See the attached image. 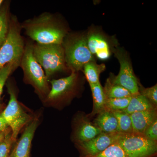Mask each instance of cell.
I'll return each instance as SVG.
<instances>
[{"label":"cell","instance_id":"cell-1","mask_svg":"<svg viewBox=\"0 0 157 157\" xmlns=\"http://www.w3.org/2000/svg\"><path fill=\"white\" fill-rule=\"evenodd\" d=\"M21 28L31 39L40 44H62L67 36L66 29L49 13L25 21Z\"/></svg>","mask_w":157,"mask_h":157},{"label":"cell","instance_id":"cell-2","mask_svg":"<svg viewBox=\"0 0 157 157\" xmlns=\"http://www.w3.org/2000/svg\"><path fill=\"white\" fill-rule=\"evenodd\" d=\"M65 61L71 72L82 71L88 62L95 60L87 45L86 35L81 33L67 34L62 44Z\"/></svg>","mask_w":157,"mask_h":157},{"label":"cell","instance_id":"cell-3","mask_svg":"<svg viewBox=\"0 0 157 157\" xmlns=\"http://www.w3.org/2000/svg\"><path fill=\"white\" fill-rule=\"evenodd\" d=\"M20 66L23 71L25 83L32 85L36 93L44 101L50 91L48 80L34 56L32 44L28 43L25 46Z\"/></svg>","mask_w":157,"mask_h":157},{"label":"cell","instance_id":"cell-4","mask_svg":"<svg viewBox=\"0 0 157 157\" xmlns=\"http://www.w3.org/2000/svg\"><path fill=\"white\" fill-rule=\"evenodd\" d=\"M21 27L15 16L9 21V32L0 48V69L9 64L17 67L20 65L24 52V42L21 35Z\"/></svg>","mask_w":157,"mask_h":157},{"label":"cell","instance_id":"cell-5","mask_svg":"<svg viewBox=\"0 0 157 157\" xmlns=\"http://www.w3.org/2000/svg\"><path fill=\"white\" fill-rule=\"evenodd\" d=\"M48 81L52 87L43 101L46 105L61 108L70 104L78 94L79 86L78 73L71 72L67 77Z\"/></svg>","mask_w":157,"mask_h":157},{"label":"cell","instance_id":"cell-6","mask_svg":"<svg viewBox=\"0 0 157 157\" xmlns=\"http://www.w3.org/2000/svg\"><path fill=\"white\" fill-rule=\"evenodd\" d=\"M33 50L35 59L45 70L48 79L55 73L67 68L62 44L37 43L33 45Z\"/></svg>","mask_w":157,"mask_h":157},{"label":"cell","instance_id":"cell-7","mask_svg":"<svg viewBox=\"0 0 157 157\" xmlns=\"http://www.w3.org/2000/svg\"><path fill=\"white\" fill-rule=\"evenodd\" d=\"M8 92L10 100L7 107L1 112V115L11 129V137L14 143L21 129L30 122L32 118L22 109L17 101L14 90L9 85H8Z\"/></svg>","mask_w":157,"mask_h":157},{"label":"cell","instance_id":"cell-8","mask_svg":"<svg viewBox=\"0 0 157 157\" xmlns=\"http://www.w3.org/2000/svg\"><path fill=\"white\" fill-rule=\"evenodd\" d=\"M117 143L128 157H155L157 155V141L142 135L121 134Z\"/></svg>","mask_w":157,"mask_h":157},{"label":"cell","instance_id":"cell-9","mask_svg":"<svg viewBox=\"0 0 157 157\" xmlns=\"http://www.w3.org/2000/svg\"><path fill=\"white\" fill-rule=\"evenodd\" d=\"M113 52L119 62L120 69L117 76L112 75L109 79L113 83L128 90L133 95L139 94V82L133 71L131 60L127 52L123 48H114Z\"/></svg>","mask_w":157,"mask_h":157},{"label":"cell","instance_id":"cell-10","mask_svg":"<svg viewBox=\"0 0 157 157\" xmlns=\"http://www.w3.org/2000/svg\"><path fill=\"white\" fill-rule=\"evenodd\" d=\"M72 129L71 138L75 144L87 142L102 132L82 112H78L73 117Z\"/></svg>","mask_w":157,"mask_h":157},{"label":"cell","instance_id":"cell-11","mask_svg":"<svg viewBox=\"0 0 157 157\" xmlns=\"http://www.w3.org/2000/svg\"><path fill=\"white\" fill-rule=\"evenodd\" d=\"M121 133H107L102 132L87 142L75 144L80 153V156L94 155L102 152L117 142Z\"/></svg>","mask_w":157,"mask_h":157},{"label":"cell","instance_id":"cell-12","mask_svg":"<svg viewBox=\"0 0 157 157\" xmlns=\"http://www.w3.org/2000/svg\"><path fill=\"white\" fill-rule=\"evenodd\" d=\"M87 45L90 52L95 57L105 60L110 57L113 51L110 40L99 30L92 28L86 34Z\"/></svg>","mask_w":157,"mask_h":157},{"label":"cell","instance_id":"cell-13","mask_svg":"<svg viewBox=\"0 0 157 157\" xmlns=\"http://www.w3.org/2000/svg\"><path fill=\"white\" fill-rule=\"evenodd\" d=\"M39 122L38 117L36 116L32 119L15 144L9 157H29L32 140Z\"/></svg>","mask_w":157,"mask_h":157},{"label":"cell","instance_id":"cell-14","mask_svg":"<svg viewBox=\"0 0 157 157\" xmlns=\"http://www.w3.org/2000/svg\"><path fill=\"white\" fill-rule=\"evenodd\" d=\"M130 115L134 133L143 135L147 127L157 119V109L135 112Z\"/></svg>","mask_w":157,"mask_h":157},{"label":"cell","instance_id":"cell-15","mask_svg":"<svg viewBox=\"0 0 157 157\" xmlns=\"http://www.w3.org/2000/svg\"><path fill=\"white\" fill-rule=\"evenodd\" d=\"M93 123L104 133L118 132L117 119L113 112L108 109H105L98 113Z\"/></svg>","mask_w":157,"mask_h":157},{"label":"cell","instance_id":"cell-16","mask_svg":"<svg viewBox=\"0 0 157 157\" xmlns=\"http://www.w3.org/2000/svg\"><path fill=\"white\" fill-rule=\"evenodd\" d=\"M90 86L92 94L93 106L91 112L87 114V116L91 120L92 118L105 109L106 98L101 82Z\"/></svg>","mask_w":157,"mask_h":157},{"label":"cell","instance_id":"cell-17","mask_svg":"<svg viewBox=\"0 0 157 157\" xmlns=\"http://www.w3.org/2000/svg\"><path fill=\"white\" fill-rule=\"evenodd\" d=\"M157 108L145 97L138 94L132 95L128 106L124 111L131 114L135 112L153 110Z\"/></svg>","mask_w":157,"mask_h":157},{"label":"cell","instance_id":"cell-18","mask_svg":"<svg viewBox=\"0 0 157 157\" xmlns=\"http://www.w3.org/2000/svg\"><path fill=\"white\" fill-rule=\"evenodd\" d=\"M105 69L106 66L104 64H98L94 60L86 64L82 71L89 85H92L100 82L99 80L100 75Z\"/></svg>","mask_w":157,"mask_h":157},{"label":"cell","instance_id":"cell-19","mask_svg":"<svg viewBox=\"0 0 157 157\" xmlns=\"http://www.w3.org/2000/svg\"><path fill=\"white\" fill-rule=\"evenodd\" d=\"M106 98H117L132 97L133 95L124 88L113 83L109 78L103 87Z\"/></svg>","mask_w":157,"mask_h":157},{"label":"cell","instance_id":"cell-20","mask_svg":"<svg viewBox=\"0 0 157 157\" xmlns=\"http://www.w3.org/2000/svg\"><path fill=\"white\" fill-rule=\"evenodd\" d=\"M117 119L118 132L122 134L134 133L130 114L124 111H113Z\"/></svg>","mask_w":157,"mask_h":157},{"label":"cell","instance_id":"cell-21","mask_svg":"<svg viewBox=\"0 0 157 157\" xmlns=\"http://www.w3.org/2000/svg\"><path fill=\"white\" fill-rule=\"evenodd\" d=\"M132 96L127 98H106L105 109L112 111H124L128 106Z\"/></svg>","mask_w":157,"mask_h":157},{"label":"cell","instance_id":"cell-22","mask_svg":"<svg viewBox=\"0 0 157 157\" xmlns=\"http://www.w3.org/2000/svg\"><path fill=\"white\" fill-rule=\"evenodd\" d=\"M9 24L8 8L4 7L0 10V48L8 35Z\"/></svg>","mask_w":157,"mask_h":157},{"label":"cell","instance_id":"cell-23","mask_svg":"<svg viewBox=\"0 0 157 157\" xmlns=\"http://www.w3.org/2000/svg\"><path fill=\"white\" fill-rule=\"evenodd\" d=\"M80 157H128L119 144L117 142L112 144L104 151L94 155Z\"/></svg>","mask_w":157,"mask_h":157},{"label":"cell","instance_id":"cell-24","mask_svg":"<svg viewBox=\"0 0 157 157\" xmlns=\"http://www.w3.org/2000/svg\"><path fill=\"white\" fill-rule=\"evenodd\" d=\"M139 93L147 99L155 107H157V84L151 87L144 88L139 83Z\"/></svg>","mask_w":157,"mask_h":157},{"label":"cell","instance_id":"cell-25","mask_svg":"<svg viewBox=\"0 0 157 157\" xmlns=\"http://www.w3.org/2000/svg\"><path fill=\"white\" fill-rule=\"evenodd\" d=\"M17 68L14 65L9 64L0 69V100L2 93L3 88L6 84L7 79L11 73ZM1 107V104L0 103V108Z\"/></svg>","mask_w":157,"mask_h":157},{"label":"cell","instance_id":"cell-26","mask_svg":"<svg viewBox=\"0 0 157 157\" xmlns=\"http://www.w3.org/2000/svg\"><path fill=\"white\" fill-rule=\"evenodd\" d=\"M14 143L11 137V129L8 132L4 140L0 143V157H9L11 147Z\"/></svg>","mask_w":157,"mask_h":157},{"label":"cell","instance_id":"cell-27","mask_svg":"<svg viewBox=\"0 0 157 157\" xmlns=\"http://www.w3.org/2000/svg\"><path fill=\"white\" fill-rule=\"evenodd\" d=\"M143 135L149 140L157 141V119L147 127Z\"/></svg>","mask_w":157,"mask_h":157},{"label":"cell","instance_id":"cell-28","mask_svg":"<svg viewBox=\"0 0 157 157\" xmlns=\"http://www.w3.org/2000/svg\"><path fill=\"white\" fill-rule=\"evenodd\" d=\"M9 129V127L3 119L1 115V113H0V132L7 131Z\"/></svg>","mask_w":157,"mask_h":157},{"label":"cell","instance_id":"cell-29","mask_svg":"<svg viewBox=\"0 0 157 157\" xmlns=\"http://www.w3.org/2000/svg\"><path fill=\"white\" fill-rule=\"evenodd\" d=\"M10 130V128H9L8 130H7V131L0 132V143L2 142L4 140V139H5L6 135H7V133H8V132H9Z\"/></svg>","mask_w":157,"mask_h":157},{"label":"cell","instance_id":"cell-30","mask_svg":"<svg viewBox=\"0 0 157 157\" xmlns=\"http://www.w3.org/2000/svg\"><path fill=\"white\" fill-rule=\"evenodd\" d=\"M3 2V1L2 0H0V7H1V5H2V3Z\"/></svg>","mask_w":157,"mask_h":157}]
</instances>
